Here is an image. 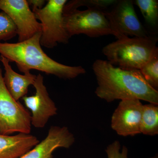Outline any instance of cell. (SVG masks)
Here are the masks:
<instances>
[{
	"label": "cell",
	"mask_w": 158,
	"mask_h": 158,
	"mask_svg": "<svg viewBox=\"0 0 158 158\" xmlns=\"http://www.w3.org/2000/svg\"><path fill=\"white\" fill-rule=\"evenodd\" d=\"M98 87L97 96L108 102L137 99L158 104V91L144 80L139 70H127L106 60L97 59L92 65Z\"/></svg>",
	"instance_id": "1"
},
{
	"label": "cell",
	"mask_w": 158,
	"mask_h": 158,
	"mask_svg": "<svg viewBox=\"0 0 158 158\" xmlns=\"http://www.w3.org/2000/svg\"><path fill=\"white\" fill-rule=\"evenodd\" d=\"M40 37L41 32L22 42H1L0 56L9 62H15L23 73L35 69L60 78L73 79L86 73V70L81 66L64 65L49 57L41 48Z\"/></svg>",
	"instance_id": "2"
},
{
	"label": "cell",
	"mask_w": 158,
	"mask_h": 158,
	"mask_svg": "<svg viewBox=\"0 0 158 158\" xmlns=\"http://www.w3.org/2000/svg\"><path fill=\"white\" fill-rule=\"evenodd\" d=\"M158 38L126 37L106 45L102 50L112 65L127 70H139L151 59L157 48Z\"/></svg>",
	"instance_id": "3"
},
{
	"label": "cell",
	"mask_w": 158,
	"mask_h": 158,
	"mask_svg": "<svg viewBox=\"0 0 158 158\" xmlns=\"http://www.w3.org/2000/svg\"><path fill=\"white\" fill-rule=\"evenodd\" d=\"M66 0H49L42 9L33 10L41 25L40 43L48 48L56 46L58 44H66L69 36L63 20V11Z\"/></svg>",
	"instance_id": "4"
},
{
	"label": "cell",
	"mask_w": 158,
	"mask_h": 158,
	"mask_svg": "<svg viewBox=\"0 0 158 158\" xmlns=\"http://www.w3.org/2000/svg\"><path fill=\"white\" fill-rule=\"evenodd\" d=\"M31 126V113L9 94L0 66V135L30 134Z\"/></svg>",
	"instance_id": "5"
},
{
	"label": "cell",
	"mask_w": 158,
	"mask_h": 158,
	"mask_svg": "<svg viewBox=\"0 0 158 158\" xmlns=\"http://www.w3.org/2000/svg\"><path fill=\"white\" fill-rule=\"evenodd\" d=\"M65 30L69 38L83 34L90 37L113 35L110 23L103 11L88 9L63 11Z\"/></svg>",
	"instance_id": "6"
},
{
	"label": "cell",
	"mask_w": 158,
	"mask_h": 158,
	"mask_svg": "<svg viewBox=\"0 0 158 158\" xmlns=\"http://www.w3.org/2000/svg\"><path fill=\"white\" fill-rule=\"evenodd\" d=\"M133 1L119 0L110 11L105 12L110 28L117 39L131 36H149L137 16Z\"/></svg>",
	"instance_id": "7"
},
{
	"label": "cell",
	"mask_w": 158,
	"mask_h": 158,
	"mask_svg": "<svg viewBox=\"0 0 158 158\" xmlns=\"http://www.w3.org/2000/svg\"><path fill=\"white\" fill-rule=\"evenodd\" d=\"M0 9L6 13L17 29L18 42L41 32V25L27 0H0Z\"/></svg>",
	"instance_id": "8"
},
{
	"label": "cell",
	"mask_w": 158,
	"mask_h": 158,
	"mask_svg": "<svg viewBox=\"0 0 158 158\" xmlns=\"http://www.w3.org/2000/svg\"><path fill=\"white\" fill-rule=\"evenodd\" d=\"M33 86L35 89V94L24 96L22 99L26 106L31 111V125L37 128H42L51 117L56 115L57 108L50 97L41 74L37 75Z\"/></svg>",
	"instance_id": "9"
},
{
	"label": "cell",
	"mask_w": 158,
	"mask_h": 158,
	"mask_svg": "<svg viewBox=\"0 0 158 158\" xmlns=\"http://www.w3.org/2000/svg\"><path fill=\"white\" fill-rule=\"evenodd\" d=\"M143 106L141 101L137 99L121 101L112 115V128L123 137L141 134Z\"/></svg>",
	"instance_id": "10"
},
{
	"label": "cell",
	"mask_w": 158,
	"mask_h": 158,
	"mask_svg": "<svg viewBox=\"0 0 158 158\" xmlns=\"http://www.w3.org/2000/svg\"><path fill=\"white\" fill-rule=\"evenodd\" d=\"M75 138L65 127H51L46 137L19 158H53V152L59 148H69Z\"/></svg>",
	"instance_id": "11"
},
{
	"label": "cell",
	"mask_w": 158,
	"mask_h": 158,
	"mask_svg": "<svg viewBox=\"0 0 158 158\" xmlns=\"http://www.w3.org/2000/svg\"><path fill=\"white\" fill-rule=\"evenodd\" d=\"M0 61L5 70L3 80L7 90L16 101L25 96L29 86L33 85L37 75L31 72L20 74L12 69L10 62L5 57L0 56Z\"/></svg>",
	"instance_id": "12"
},
{
	"label": "cell",
	"mask_w": 158,
	"mask_h": 158,
	"mask_svg": "<svg viewBox=\"0 0 158 158\" xmlns=\"http://www.w3.org/2000/svg\"><path fill=\"white\" fill-rule=\"evenodd\" d=\"M39 143L38 138L30 134L0 135V158H19Z\"/></svg>",
	"instance_id": "13"
},
{
	"label": "cell",
	"mask_w": 158,
	"mask_h": 158,
	"mask_svg": "<svg viewBox=\"0 0 158 158\" xmlns=\"http://www.w3.org/2000/svg\"><path fill=\"white\" fill-rule=\"evenodd\" d=\"M141 133L151 136L158 135V105L149 103L143 105L141 119Z\"/></svg>",
	"instance_id": "14"
},
{
	"label": "cell",
	"mask_w": 158,
	"mask_h": 158,
	"mask_svg": "<svg viewBox=\"0 0 158 158\" xmlns=\"http://www.w3.org/2000/svg\"><path fill=\"white\" fill-rule=\"evenodd\" d=\"M134 5L138 6L146 24L153 30L157 31L158 1L157 0H136Z\"/></svg>",
	"instance_id": "15"
},
{
	"label": "cell",
	"mask_w": 158,
	"mask_h": 158,
	"mask_svg": "<svg viewBox=\"0 0 158 158\" xmlns=\"http://www.w3.org/2000/svg\"><path fill=\"white\" fill-rule=\"evenodd\" d=\"M116 2V0H74L66 2L63 8V11L77 9L81 6H86L88 9L106 12Z\"/></svg>",
	"instance_id": "16"
},
{
	"label": "cell",
	"mask_w": 158,
	"mask_h": 158,
	"mask_svg": "<svg viewBox=\"0 0 158 158\" xmlns=\"http://www.w3.org/2000/svg\"><path fill=\"white\" fill-rule=\"evenodd\" d=\"M140 71L148 84L158 91V48L149 61L141 69Z\"/></svg>",
	"instance_id": "17"
},
{
	"label": "cell",
	"mask_w": 158,
	"mask_h": 158,
	"mask_svg": "<svg viewBox=\"0 0 158 158\" xmlns=\"http://www.w3.org/2000/svg\"><path fill=\"white\" fill-rule=\"evenodd\" d=\"M17 35V29L10 18L4 12H0V43L7 41Z\"/></svg>",
	"instance_id": "18"
},
{
	"label": "cell",
	"mask_w": 158,
	"mask_h": 158,
	"mask_svg": "<svg viewBox=\"0 0 158 158\" xmlns=\"http://www.w3.org/2000/svg\"><path fill=\"white\" fill-rule=\"evenodd\" d=\"M120 143L118 141H114L107 147L106 151L108 158H128V150L127 148L123 146L122 150Z\"/></svg>",
	"instance_id": "19"
},
{
	"label": "cell",
	"mask_w": 158,
	"mask_h": 158,
	"mask_svg": "<svg viewBox=\"0 0 158 158\" xmlns=\"http://www.w3.org/2000/svg\"><path fill=\"white\" fill-rule=\"evenodd\" d=\"M29 6H31L32 10L36 9H41L45 5L46 1L44 0H28L27 1Z\"/></svg>",
	"instance_id": "20"
},
{
	"label": "cell",
	"mask_w": 158,
	"mask_h": 158,
	"mask_svg": "<svg viewBox=\"0 0 158 158\" xmlns=\"http://www.w3.org/2000/svg\"><path fill=\"white\" fill-rule=\"evenodd\" d=\"M150 158H158V155H156L155 156L152 157Z\"/></svg>",
	"instance_id": "21"
}]
</instances>
